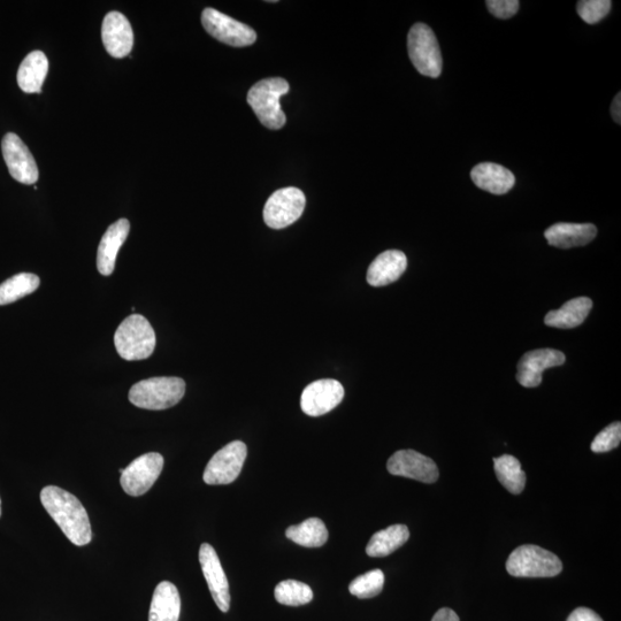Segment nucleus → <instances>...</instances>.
Returning <instances> with one entry per match:
<instances>
[{"label":"nucleus","mask_w":621,"mask_h":621,"mask_svg":"<svg viewBox=\"0 0 621 621\" xmlns=\"http://www.w3.org/2000/svg\"><path fill=\"white\" fill-rule=\"evenodd\" d=\"M41 502L66 538L75 546H86L92 539L88 513L74 495L56 486L43 488Z\"/></svg>","instance_id":"1"},{"label":"nucleus","mask_w":621,"mask_h":621,"mask_svg":"<svg viewBox=\"0 0 621 621\" xmlns=\"http://www.w3.org/2000/svg\"><path fill=\"white\" fill-rule=\"evenodd\" d=\"M186 394V382L176 377L151 378L137 382L129 391L130 403L145 410H166Z\"/></svg>","instance_id":"2"},{"label":"nucleus","mask_w":621,"mask_h":621,"mask_svg":"<svg viewBox=\"0 0 621 621\" xmlns=\"http://www.w3.org/2000/svg\"><path fill=\"white\" fill-rule=\"evenodd\" d=\"M115 349L122 359L134 362L149 358L156 348V333L148 319L132 314L114 334Z\"/></svg>","instance_id":"3"},{"label":"nucleus","mask_w":621,"mask_h":621,"mask_svg":"<svg viewBox=\"0 0 621 621\" xmlns=\"http://www.w3.org/2000/svg\"><path fill=\"white\" fill-rule=\"evenodd\" d=\"M289 89V83L281 78L259 81L250 89L248 103L266 128L278 130L286 125L280 98L287 95Z\"/></svg>","instance_id":"4"},{"label":"nucleus","mask_w":621,"mask_h":621,"mask_svg":"<svg viewBox=\"0 0 621 621\" xmlns=\"http://www.w3.org/2000/svg\"><path fill=\"white\" fill-rule=\"evenodd\" d=\"M506 570L516 578H552L563 571V564L552 552L527 544L511 552Z\"/></svg>","instance_id":"5"},{"label":"nucleus","mask_w":621,"mask_h":621,"mask_svg":"<svg viewBox=\"0 0 621 621\" xmlns=\"http://www.w3.org/2000/svg\"><path fill=\"white\" fill-rule=\"evenodd\" d=\"M409 56L420 74L437 79L442 73L443 61L439 42L425 23H416L408 36Z\"/></svg>","instance_id":"6"},{"label":"nucleus","mask_w":621,"mask_h":621,"mask_svg":"<svg viewBox=\"0 0 621 621\" xmlns=\"http://www.w3.org/2000/svg\"><path fill=\"white\" fill-rule=\"evenodd\" d=\"M305 205L306 198L301 189L276 190L264 207L265 224L272 229L287 228L302 217Z\"/></svg>","instance_id":"7"},{"label":"nucleus","mask_w":621,"mask_h":621,"mask_svg":"<svg viewBox=\"0 0 621 621\" xmlns=\"http://www.w3.org/2000/svg\"><path fill=\"white\" fill-rule=\"evenodd\" d=\"M248 448L242 441L227 444L214 455L204 471L203 479L207 485H229L234 482L243 469Z\"/></svg>","instance_id":"8"},{"label":"nucleus","mask_w":621,"mask_h":621,"mask_svg":"<svg viewBox=\"0 0 621 621\" xmlns=\"http://www.w3.org/2000/svg\"><path fill=\"white\" fill-rule=\"evenodd\" d=\"M164 469V457L158 452H150L130 463L121 474V487L129 496H142L148 493Z\"/></svg>","instance_id":"9"},{"label":"nucleus","mask_w":621,"mask_h":621,"mask_svg":"<svg viewBox=\"0 0 621 621\" xmlns=\"http://www.w3.org/2000/svg\"><path fill=\"white\" fill-rule=\"evenodd\" d=\"M202 23L212 37L235 48H243L257 41V34L251 27L214 9L204 10Z\"/></svg>","instance_id":"10"},{"label":"nucleus","mask_w":621,"mask_h":621,"mask_svg":"<svg viewBox=\"0 0 621 621\" xmlns=\"http://www.w3.org/2000/svg\"><path fill=\"white\" fill-rule=\"evenodd\" d=\"M387 469L396 477H403L425 483L439 479V469L434 460L414 450H400L388 460Z\"/></svg>","instance_id":"11"},{"label":"nucleus","mask_w":621,"mask_h":621,"mask_svg":"<svg viewBox=\"0 0 621 621\" xmlns=\"http://www.w3.org/2000/svg\"><path fill=\"white\" fill-rule=\"evenodd\" d=\"M344 398V388L333 379L318 380L310 383L302 393L301 408L310 417H320L331 412Z\"/></svg>","instance_id":"12"},{"label":"nucleus","mask_w":621,"mask_h":621,"mask_svg":"<svg viewBox=\"0 0 621 621\" xmlns=\"http://www.w3.org/2000/svg\"><path fill=\"white\" fill-rule=\"evenodd\" d=\"M3 156L14 180L23 184H35L38 167L27 145L14 133L6 134L2 143Z\"/></svg>","instance_id":"13"},{"label":"nucleus","mask_w":621,"mask_h":621,"mask_svg":"<svg viewBox=\"0 0 621 621\" xmlns=\"http://www.w3.org/2000/svg\"><path fill=\"white\" fill-rule=\"evenodd\" d=\"M199 563H201L214 602L222 612H228L230 608L228 579L224 569H222L217 551L211 544H202L201 549H199Z\"/></svg>","instance_id":"14"},{"label":"nucleus","mask_w":621,"mask_h":621,"mask_svg":"<svg viewBox=\"0 0 621 621\" xmlns=\"http://www.w3.org/2000/svg\"><path fill=\"white\" fill-rule=\"evenodd\" d=\"M565 355L555 349H539L527 352L518 364L517 380L525 388L539 387L542 373L548 368L562 366Z\"/></svg>","instance_id":"15"},{"label":"nucleus","mask_w":621,"mask_h":621,"mask_svg":"<svg viewBox=\"0 0 621 621\" xmlns=\"http://www.w3.org/2000/svg\"><path fill=\"white\" fill-rule=\"evenodd\" d=\"M105 49L113 58H125L132 52L134 32L124 14L110 12L106 14L102 27Z\"/></svg>","instance_id":"16"},{"label":"nucleus","mask_w":621,"mask_h":621,"mask_svg":"<svg viewBox=\"0 0 621 621\" xmlns=\"http://www.w3.org/2000/svg\"><path fill=\"white\" fill-rule=\"evenodd\" d=\"M408 267V258L398 250L382 252L368 267L367 282L372 287H385L401 278Z\"/></svg>","instance_id":"17"},{"label":"nucleus","mask_w":621,"mask_h":621,"mask_svg":"<svg viewBox=\"0 0 621 621\" xmlns=\"http://www.w3.org/2000/svg\"><path fill=\"white\" fill-rule=\"evenodd\" d=\"M129 230L127 219L118 220L106 230L97 252V268L102 275L109 276L113 273L119 250L126 242Z\"/></svg>","instance_id":"18"},{"label":"nucleus","mask_w":621,"mask_h":621,"mask_svg":"<svg viewBox=\"0 0 621 621\" xmlns=\"http://www.w3.org/2000/svg\"><path fill=\"white\" fill-rule=\"evenodd\" d=\"M597 235V228L593 224H556L549 227L544 233L551 247L571 249L585 247Z\"/></svg>","instance_id":"19"},{"label":"nucleus","mask_w":621,"mask_h":621,"mask_svg":"<svg viewBox=\"0 0 621 621\" xmlns=\"http://www.w3.org/2000/svg\"><path fill=\"white\" fill-rule=\"evenodd\" d=\"M471 178L479 189L494 195H504L515 186V175L498 164L482 163L475 166Z\"/></svg>","instance_id":"20"},{"label":"nucleus","mask_w":621,"mask_h":621,"mask_svg":"<svg viewBox=\"0 0 621 621\" xmlns=\"http://www.w3.org/2000/svg\"><path fill=\"white\" fill-rule=\"evenodd\" d=\"M181 598L178 588L172 582L163 581L153 594L149 621H179Z\"/></svg>","instance_id":"21"},{"label":"nucleus","mask_w":621,"mask_h":621,"mask_svg":"<svg viewBox=\"0 0 621 621\" xmlns=\"http://www.w3.org/2000/svg\"><path fill=\"white\" fill-rule=\"evenodd\" d=\"M49 72V60L42 51H33L23 59L17 79L20 89L26 94H41L43 83Z\"/></svg>","instance_id":"22"},{"label":"nucleus","mask_w":621,"mask_h":621,"mask_svg":"<svg viewBox=\"0 0 621 621\" xmlns=\"http://www.w3.org/2000/svg\"><path fill=\"white\" fill-rule=\"evenodd\" d=\"M593 308L592 299L588 297L573 298L561 309L550 311L544 322L549 327L571 329L578 327L586 320Z\"/></svg>","instance_id":"23"},{"label":"nucleus","mask_w":621,"mask_h":621,"mask_svg":"<svg viewBox=\"0 0 621 621\" xmlns=\"http://www.w3.org/2000/svg\"><path fill=\"white\" fill-rule=\"evenodd\" d=\"M409 528L405 525H393L372 536L366 547V554L370 557H386L393 554L408 542Z\"/></svg>","instance_id":"24"},{"label":"nucleus","mask_w":621,"mask_h":621,"mask_svg":"<svg viewBox=\"0 0 621 621\" xmlns=\"http://www.w3.org/2000/svg\"><path fill=\"white\" fill-rule=\"evenodd\" d=\"M286 536L289 540L305 548H320L328 540L327 527L319 518H310L302 524L290 526Z\"/></svg>","instance_id":"25"},{"label":"nucleus","mask_w":621,"mask_h":621,"mask_svg":"<svg viewBox=\"0 0 621 621\" xmlns=\"http://www.w3.org/2000/svg\"><path fill=\"white\" fill-rule=\"evenodd\" d=\"M494 469L498 481L513 495L523 493L526 486V474L516 457L503 455L494 458Z\"/></svg>","instance_id":"26"},{"label":"nucleus","mask_w":621,"mask_h":621,"mask_svg":"<svg viewBox=\"0 0 621 621\" xmlns=\"http://www.w3.org/2000/svg\"><path fill=\"white\" fill-rule=\"evenodd\" d=\"M41 280L32 273H20L12 276L0 285V305H9L20 298L33 294L40 287Z\"/></svg>","instance_id":"27"},{"label":"nucleus","mask_w":621,"mask_h":621,"mask_svg":"<svg viewBox=\"0 0 621 621\" xmlns=\"http://www.w3.org/2000/svg\"><path fill=\"white\" fill-rule=\"evenodd\" d=\"M275 600L288 607H301L313 600V592L310 586L296 580L280 582L274 590Z\"/></svg>","instance_id":"28"},{"label":"nucleus","mask_w":621,"mask_h":621,"mask_svg":"<svg viewBox=\"0 0 621 621\" xmlns=\"http://www.w3.org/2000/svg\"><path fill=\"white\" fill-rule=\"evenodd\" d=\"M385 586V574L381 570H372L359 575L349 586L350 593L358 598H372L378 596Z\"/></svg>","instance_id":"29"},{"label":"nucleus","mask_w":621,"mask_h":621,"mask_svg":"<svg viewBox=\"0 0 621 621\" xmlns=\"http://www.w3.org/2000/svg\"><path fill=\"white\" fill-rule=\"evenodd\" d=\"M610 0H581L577 5L579 17L589 25L603 20L610 13Z\"/></svg>","instance_id":"30"},{"label":"nucleus","mask_w":621,"mask_h":621,"mask_svg":"<svg viewBox=\"0 0 621 621\" xmlns=\"http://www.w3.org/2000/svg\"><path fill=\"white\" fill-rule=\"evenodd\" d=\"M621 441V424L619 421L617 423H612L608 427H605L603 431L598 434L593 443H592V451L595 454H603V452H609L613 449H616Z\"/></svg>","instance_id":"31"},{"label":"nucleus","mask_w":621,"mask_h":621,"mask_svg":"<svg viewBox=\"0 0 621 621\" xmlns=\"http://www.w3.org/2000/svg\"><path fill=\"white\" fill-rule=\"evenodd\" d=\"M486 5L494 17L510 19L517 14L520 3L518 0H489Z\"/></svg>","instance_id":"32"},{"label":"nucleus","mask_w":621,"mask_h":621,"mask_svg":"<svg viewBox=\"0 0 621 621\" xmlns=\"http://www.w3.org/2000/svg\"><path fill=\"white\" fill-rule=\"evenodd\" d=\"M567 621H603V619L593 610L578 608L571 613Z\"/></svg>","instance_id":"33"},{"label":"nucleus","mask_w":621,"mask_h":621,"mask_svg":"<svg viewBox=\"0 0 621 621\" xmlns=\"http://www.w3.org/2000/svg\"><path fill=\"white\" fill-rule=\"evenodd\" d=\"M432 621H459V617L454 610L443 608L435 613Z\"/></svg>","instance_id":"34"},{"label":"nucleus","mask_w":621,"mask_h":621,"mask_svg":"<svg viewBox=\"0 0 621 621\" xmlns=\"http://www.w3.org/2000/svg\"><path fill=\"white\" fill-rule=\"evenodd\" d=\"M611 114L613 120L620 125L621 122V94L618 92V95L613 99V103L611 105Z\"/></svg>","instance_id":"35"},{"label":"nucleus","mask_w":621,"mask_h":621,"mask_svg":"<svg viewBox=\"0 0 621 621\" xmlns=\"http://www.w3.org/2000/svg\"><path fill=\"white\" fill-rule=\"evenodd\" d=\"M0 517H2V500H0Z\"/></svg>","instance_id":"36"}]
</instances>
